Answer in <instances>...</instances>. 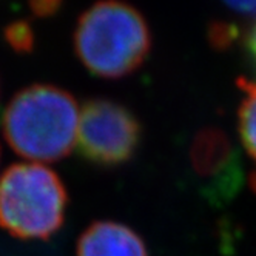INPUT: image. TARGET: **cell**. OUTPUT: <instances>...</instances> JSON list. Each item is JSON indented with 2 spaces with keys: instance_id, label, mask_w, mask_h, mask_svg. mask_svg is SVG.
Instances as JSON below:
<instances>
[{
  "instance_id": "5b68a950",
  "label": "cell",
  "mask_w": 256,
  "mask_h": 256,
  "mask_svg": "<svg viewBox=\"0 0 256 256\" xmlns=\"http://www.w3.org/2000/svg\"><path fill=\"white\" fill-rule=\"evenodd\" d=\"M194 173L218 196H233L240 188L241 162L228 136L216 126L202 128L190 145Z\"/></svg>"
},
{
  "instance_id": "6da1fadb",
  "label": "cell",
  "mask_w": 256,
  "mask_h": 256,
  "mask_svg": "<svg viewBox=\"0 0 256 256\" xmlns=\"http://www.w3.org/2000/svg\"><path fill=\"white\" fill-rule=\"evenodd\" d=\"M80 110L68 91L38 84L19 91L4 114L10 147L31 162H54L76 147Z\"/></svg>"
},
{
  "instance_id": "7a4b0ae2",
  "label": "cell",
  "mask_w": 256,
  "mask_h": 256,
  "mask_svg": "<svg viewBox=\"0 0 256 256\" xmlns=\"http://www.w3.org/2000/svg\"><path fill=\"white\" fill-rule=\"evenodd\" d=\"M150 44L144 16L122 0H99L80 16L74 31L80 62L105 79H118L139 68Z\"/></svg>"
},
{
  "instance_id": "52a82bcc",
  "label": "cell",
  "mask_w": 256,
  "mask_h": 256,
  "mask_svg": "<svg viewBox=\"0 0 256 256\" xmlns=\"http://www.w3.org/2000/svg\"><path fill=\"white\" fill-rule=\"evenodd\" d=\"M238 86L244 94L238 114L241 142L247 153L256 160V82L240 78Z\"/></svg>"
},
{
  "instance_id": "8992f818",
  "label": "cell",
  "mask_w": 256,
  "mask_h": 256,
  "mask_svg": "<svg viewBox=\"0 0 256 256\" xmlns=\"http://www.w3.org/2000/svg\"><path fill=\"white\" fill-rule=\"evenodd\" d=\"M78 256H148L142 238L124 224L99 221L79 238Z\"/></svg>"
},
{
  "instance_id": "30bf717a",
  "label": "cell",
  "mask_w": 256,
  "mask_h": 256,
  "mask_svg": "<svg viewBox=\"0 0 256 256\" xmlns=\"http://www.w3.org/2000/svg\"><path fill=\"white\" fill-rule=\"evenodd\" d=\"M224 4L242 14L256 16V0H224Z\"/></svg>"
},
{
  "instance_id": "8fae6325",
  "label": "cell",
  "mask_w": 256,
  "mask_h": 256,
  "mask_svg": "<svg viewBox=\"0 0 256 256\" xmlns=\"http://www.w3.org/2000/svg\"><path fill=\"white\" fill-rule=\"evenodd\" d=\"M247 50L252 58V62L256 68V24L253 25V28L250 30V32L247 36Z\"/></svg>"
},
{
  "instance_id": "3957f363",
  "label": "cell",
  "mask_w": 256,
  "mask_h": 256,
  "mask_svg": "<svg viewBox=\"0 0 256 256\" xmlns=\"http://www.w3.org/2000/svg\"><path fill=\"white\" fill-rule=\"evenodd\" d=\"M66 190L44 164H16L0 176V227L20 240H46L65 219Z\"/></svg>"
},
{
  "instance_id": "ba28073f",
  "label": "cell",
  "mask_w": 256,
  "mask_h": 256,
  "mask_svg": "<svg viewBox=\"0 0 256 256\" xmlns=\"http://www.w3.org/2000/svg\"><path fill=\"white\" fill-rule=\"evenodd\" d=\"M6 42L19 52H28L34 45V34L28 22L16 20L5 28Z\"/></svg>"
},
{
  "instance_id": "9c48e42d",
  "label": "cell",
  "mask_w": 256,
  "mask_h": 256,
  "mask_svg": "<svg viewBox=\"0 0 256 256\" xmlns=\"http://www.w3.org/2000/svg\"><path fill=\"white\" fill-rule=\"evenodd\" d=\"M62 5V0H30L31 11L39 17H48L56 12Z\"/></svg>"
},
{
  "instance_id": "277c9868",
  "label": "cell",
  "mask_w": 256,
  "mask_h": 256,
  "mask_svg": "<svg viewBox=\"0 0 256 256\" xmlns=\"http://www.w3.org/2000/svg\"><path fill=\"white\" fill-rule=\"evenodd\" d=\"M140 140V125L124 105L88 100L79 116L76 145L84 158L99 166H119L132 159Z\"/></svg>"
}]
</instances>
